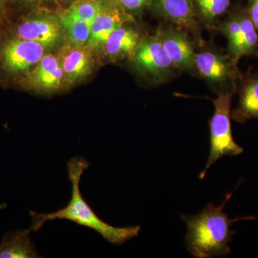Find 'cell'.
I'll use <instances>...</instances> for the list:
<instances>
[{"label":"cell","instance_id":"10","mask_svg":"<svg viewBox=\"0 0 258 258\" xmlns=\"http://www.w3.org/2000/svg\"><path fill=\"white\" fill-rule=\"evenodd\" d=\"M64 79L60 60L52 55H44L29 75L30 86L37 91L53 92L60 88Z\"/></svg>","mask_w":258,"mask_h":258},{"label":"cell","instance_id":"23","mask_svg":"<svg viewBox=\"0 0 258 258\" xmlns=\"http://www.w3.org/2000/svg\"><path fill=\"white\" fill-rule=\"evenodd\" d=\"M5 6V0H0V13L3 10Z\"/></svg>","mask_w":258,"mask_h":258},{"label":"cell","instance_id":"11","mask_svg":"<svg viewBox=\"0 0 258 258\" xmlns=\"http://www.w3.org/2000/svg\"><path fill=\"white\" fill-rule=\"evenodd\" d=\"M31 231L7 232L0 242V258L42 257L30 238Z\"/></svg>","mask_w":258,"mask_h":258},{"label":"cell","instance_id":"4","mask_svg":"<svg viewBox=\"0 0 258 258\" xmlns=\"http://www.w3.org/2000/svg\"><path fill=\"white\" fill-rule=\"evenodd\" d=\"M104 5L101 0H79L61 15L64 34L73 47L86 45L93 20Z\"/></svg>","mask_w":258,"mask_h":258},{"label":"cell","instance_id":"3","mask_svg":"<svg viewBox=\"0 0 258 258\" xmlns=\"http://www.w3.org/2000/svg\"><path fill=\"white\" fill-rule=\"evenodd\" d=\"M231 98L230 93H222L216 99L212 100L215 112L210 120V151L206 166L200 174L204 179L210 166L220 158L225 156L239 155L243 149L236 143L232 133L230 120Z\"/></svg>","mask_w":258,"mask_h":258},{"label":"cell","instance_id":"8","mask_svg":"<svg viewBox=\"0 0 258 258\" xmlns=\"http://www.w3.org/2000/svg\"><path fill=\"white\" fill-rule=\"evenodd\" d=\"M118 8L115 3V5L106 3L103 5L93 20L91 33L86 44L88 50L103 48L110 35L128 21V17L120 12Z\"/></svg>","mask_w":258,"mask_h":258},{"label":"cell","instance_id":"14","mask_svg":"<svg viewBox=\"0 0 258 258\" xmlns=\"http://www.w3.org/2000/svg\"><path fill=\"white\" fill-rule=\"evenodd\" d=\"M139 42V35L137 31L123 25L110 35L103 49L106 55L111 58H122L133 56Z\"/></svg>","mask_w":258,"mask_h":258},{"label":"cell","instance_id":"12","mask_svg":"<svg viewBox=\"0 0 258 258\" xmlns=\"http://www.w3.org/2000/svg\"><path fill=\"white\" fill-rule=\"evenodd\" d=\"M194 67L202 77L212 83L223 82L231 74L230 64L225 57L210 51L195 54Z\"/></svg>","mask_w":258,"mask_h":258},{"label":"cell","instance_id":"16","mask_svg":"<svg viewBox=\"0 0 258 258\" xmlns=\"http://www.w3.org/2000/svg\"><path fill=\"white\" fill-rule=\"evenodd\" d=\"M232 115L238 122L258 118V80L244 87L241 93L238 108L233 111Z\"/></svg>","mask_w":258,"mask_h":258},{"label":"cell","instance_id":"13","mask_svg":"<svg viewBox=\"0 0 258 258\" xmlns=\"http://www.w3.org/2000/svg\"><path fill=\"white\" fill-rule=\"evenodd\" d=\"M162 15L172 23L193 32L198 30L192 0H154Z\"/></svg>","mask_w":258,"mask_h":258},{"label":"cell","instance_id":"19","mask_svg":"<svg viewBox=\"0 0 258 258\" xmlns=\"http://www.w3.org/2000/svg\"><path fill=\"white\" fill-rule=\"evenodd\" d=\"M223 31L228 40L229 50L232 57L235 54L240 37L241 27L239 17L230 19L224 25Z\"/></svg>","mask_w":258,"mask_h":258},{"label":"cell","instance_id":"9","mask_svg":"<svg viewBox=\"0 0 258 258\" xmlns=\"http://www.w3.org/2000/svg\"><path fill=\"white\" fill-rule=\"evenodd\" d=\"M158 35L173 67L181 70L194 67L195 52L191 42L182 32L166 28L161 29Z\"/></svg>","mask_w":258,"mask_h":258},{"label":"cell","instance_id":"1","mask_svg":"<svg viewBox=\"0 0 258 258\" xmlns=\"http://www.w3.org/2000/svg\"><path fill=\"white\" fill-rule=\"evenodd\" d=\"M90 164L85 158L74 157L68 163L69 178L72 185L69 203L63 208L51 213H37L30 211L32 231L40 230L45 222L55 220H67L77 225L92 229L110 243L120 245L137 237L141 232L140 226L118 227L109 225L101 220L83 198L80 182L83 173Z\"/></svg>","mask_w":258,"mask_h":258},{"label":"cell","instance_id":"17","mask_svg":"<svg viewBox=\"0 0 258 258\" xmlns=\"http://www.w3.org/2000/svg\"><path fill=\"white\" fill-rule=\"evenodd\" d=\"M239 18L241 27L240 37L235 54L232 55L234 62H237L242 56L252 52L258 43L257 29L248 15H242L239 16Z\"/></svg>","mask_w":258,"mask_h":258},{"label":"cell","instance_id":"15","mask_svg":"<svg viewBox=\"0 0 258 258\" xmlns=\"http://www.w3.org/2000/svg\"><path fill=\"white\" fill-rule=\"evenodd\" d=\"M89 50L83 46L74 47L64 56L62 66L68 82H77L91 73L92 60Z\"/></svg>","mask_w":258,"mask_h":258},{"label":"cell","instance_id":"21","mask_svg":"<svg viewBox=\"0 0 258 258\" xmlns=\"http://www.w3.org/2000/svg\"><path fill=\"white\" fill-rule=\"evenodd\" d=\"M248 16L258 31V0H250Z\"/></svg>","mask_w":258,"mask_h":258},{"label":"cell","instance_id":"20","mask_svg":"<svg viewBox=\"0 0 258 258\" xmlns=\"http://www.w3.org/2000/svg\"><path fill=\"white\" fill-rule=\"evenodd\" d=\"M115 4L121 9L127 11L136 12L142 10L154 0H114Z\"/></svg>","mask_w":258,"mask_h":258},{"label":"cell","instance_id":"22","mask_svg":"<svg viewBox=\"0 0 258 258\" xmlns=\"http://www.w3.org/2000/svg\"><path fill=\"white\" fill-rule=\"evenodd\" d=\"M20 1L26 4L36 5L41 4L45 0H20Z\"/></svg>","mask_w":258,"mask_h":258},{"label":"cell","instance_id":"24","mask_svg":"<svg viewBox=\"0 0 258 258\" xmlns=\"http://www.w3.org/2000/svg\"><path fill=\"white\" fill-rule=\"evenodd\" d=\"M60 1H68V0H60Z\"/></svg>","mask_w":258,"mask_h":258},{"label":"cell","instance_id":"5","mask_svg":"<svg viewBox=\"0 0 258 258\" xmlns=\"http://www.w3.org/2000/svg\"><path fill=\"white\" fill-rule=\"evenodd\" d=\"M133 58L139 71L160 82L166 79L174 68L158 34L140 41Z\"/></svg>","mask_w":258,"mask_h":258},{"label":"cell","instance_id":"6","mask_svg":"<svg viewBox=\"0 0 258 258\" xmlns=\"http://www.w3.org/2000/svg\"><path fill=\"white\" fill-rule=\"evenodd\" d=\"M45 48L38 42L18 37L3 47V64L7 71L13 74L25 72L41 60Z\"/></svg>","mask_w":258,"mask_h":258},{"label":"cell","instance_id":"7","mask_svg":"<svg viewBox=\"0 0 258 258\" xmlns=\"http://www.w3.org/2000/svg\"><path fill=\"white\" fill-rule=\"evenodd\" d=\"M63 33L60 20L47 15L29 18L18 28L19 38L38 42L45 48L56 46Z\"/></svg>","mask_w":258,"mask_h":258},{"label":"cell","instance_id":"2","mask_svg":"<svg viewBox=\"0 0 258 258\" xmlns=\"http://www.w3.org/2000/svg\"><path fill=\"white\" fill-rule=\"evenodd\" d=\"M232 193L226 195L225 201L215 206L210 203L195 216L181 215L186 225V247L194 257L211 258L226 257L230 253V242L235 231L231 225L242 220H254L255 217H238L231 219L224 212L226 204Z\"/></svg>","mask_w":258,"mask_h":258},{"label":"cell","instance_id":"18","mask_svg":"<svg viewBox=\"0 0 258 258\" xmlns=\"http://www.w3.org/2000/svg\"><path fill=\"white\" fill-rule=\"evenodd\" d=\"M192 3L205 20L212 21L227 11L231 0H192Z\"/></svg>","mask_w":258,"mask_h":258}]
</instances>
